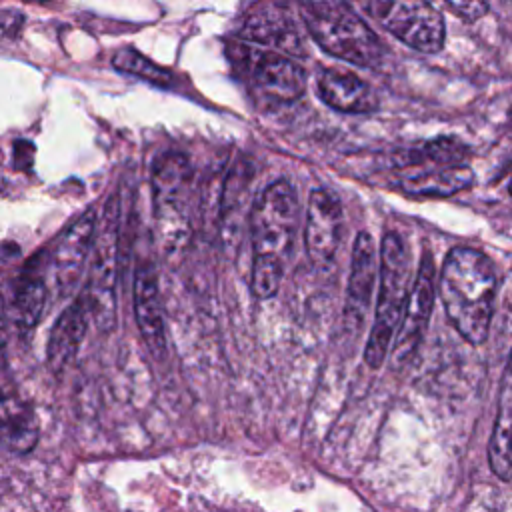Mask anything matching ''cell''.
Returning <instances> with one entry per match:
<instances>
[{"instance_id": "e0dca14e", "label": "cell", "mask_w": 512, "mask_h": 512, "mask_svg": "<svg viewBox=\"0 0 512 512\" xmlns=\"http://www.w3.org/2000/svg\"><path fill=\"white\" fill-rule=\"evenodd\" d=\"M242 34L248 36L250 40H256V42L272 46V48H280V50L294 52V54L302 52L300 50L302 40H300V34H298V28H296L292 16L278 6L262 8L254 14H250L244 24Z\"/></svg>"}, {"instance_id": "9a60e30c", "label": "cell", "mask_w": 512, "mask_h": 512, "mask_svg": "<svg viewBox=\"0 0 512 512\" xmlns=\"http://www.w3.org/2000/svg\"><path fill=\"white\" fill-rule=\"evenodd\" d=\"M88 312H90L88 300L86 296H82L70 302L64 308V312L56 318L50 330L48 350H46L48 364L54 372H60L62 368H66L68 362L76 356L88 328Z\"/></svg>"}, {"instance_id": "5b68a950", "label": "cell", "mask_w": 512, "mask_h": 512, "mask_svg": "<svg viewBox=\"0 0 512 512\" xmlns=\"http://www.w3.org/2000/svg\"><path fill=\"white\" fill-rule=\"evenodd\" d=\"M364 10L394 38L418 52L432 54L444 46V18L428 0H364Z\"/></svg>"}, {"instance_id": "8992f818", "label": "cell", "mask_w": 512, "mask_h": 512, "mask_svg": "<svg viewBox=\"0 0 512 512\" xmlns=\"http://www.w3.org/2000/svg\"><path fill=\"white\" fill-rule=\"evenodd\" d=\"M98 234L94 236V256L90 264V280L86 286V300L94 322L108 330L114 326L116 310V250H118V212L116 200L108 202L104 218L96 226Z\"/></svg>"}, {"instance_id": "6da1fadb", "label": "cell", "mask_w": 512, "mask_h": 512, "mask_svg": "<svg viewBox=\"0 0 512 512\" xmlns=\"http://www.w3.org/2000/svg\"><path fill=\"white\" fill-rule=\"evenodd\" d=\"M496 272L476 248H452L440 270V298L450 324L470 344H482L490 332L496 300Z\"/></svg>"}, {"instance_id": "ba28073f", "label": "cell", "mask_w": 512, "mask_h": 512, "mask_svg": "<svg viewBox=\"0 0 512 512\" xmlns=\"http://www.w3.org/2000/svg\"><path fill=\"white\" fill-rule=\"evenodd\" d=\"M98 226V216L90 208L80 218H76L62 234L48 246L46 250V276L50 274V280L54 282V288L58 294H68L74 290L82 264L88 256L90 244L94 242Z\"/></svg>"}, {"instance_id": "44dd1931", "label": "cell", "mask_w": 512, "mask_h": 512, "mask_svg": "<svg viewBox=\"0 0 512 512\" xmlns=\"http://www.w3.org/2000/svg\"><path fill=\"white\" fill-rule=\"evenodd\" d=\"M112 66L122 74L142 78L160 88H170L174 82V76L170 70L154 64L150 58L142 56L138 50L128 48V46L120 48L112 54Z\"/></svg>"}, {"instance_id": "d6986e66", "label": "cell", "mask_w": 512, "mask_h": 512, "mask_svg": "<svg viewBox=\"0 0 512 512\" xmlns=\"http://www.w3.org/2000/svg\"><path fill=\"white\" fill-rule=\"evenodd\" d=\"M474 184V172L468 166H442L436 170L412 174L400 180V188L412 196H452Z\"/></svg>"}, {"instance_id": "4fadbf2b", "label": "cell", "mask_w": 512, "mask_h": 512, "mask_svg": "<svg viewBox=\"0 0 512 512\" xmlns=\"http://www.w3.org/2000/svg\"><path fill=\"white\" fill-rule=\"evenodd\" d=\"M318 94L324 104L344 114H368L378 106L376 92L346 68H324L318 74Z\"/></svg>"}, {"instance_id": "3957f363", "label": "cell", "mask_w": 512, "mask_h": 512, "mask_svg": "<svg viewBox=\"0 0 512 512\" xmlns=\"http://www.w3.org/2000/svg\"><path fill=\"white\" fill-rule=\"evenodd\" d=\"M302 18L310 36L324 52L362 68L382 64L386 46L344 2L306 0L302 2Z\"/></svg>"}, {"instance_id": "7402d4cb", "label": "cell", "mask_w": 512, "mask_h": 512, "mask_svg": "<svg viewBox=\"0 0 512 512\" xmlns=\"http://www.w3.org/2000/svg\"><path fill=\"white\" fill-rule=\"evenodd\" d=\"M426 162H436L442 166H456L468 156V148L452 138V136H440L422 146Z\"/></svg>"}, {"instance_id": "cb8c5ba5", "label": "cell", "mask_w": 512, "mask_h": 512, "mask_svg": "<svg viewBox=\"0 0 512 512\" xmlns=\"http://www.w3.org/2000/svg\"><path fill=\"white\" fill-rule=\"evenodd\" d=\"M508 188H510V194H512V182H510V186H508Z\"/></svg>"}, {"instance_id": "30bf717a", "label": "cell", "mask_w": 512, "mask_h": 512, "mask_svg": "<svg viewBox=\"0 0 512 512\" xmlns=\"http://www.w3.org/2000/svg\"><path fill=\"white\" fill-rule=\"evenodd\" d=\"M306 88V72L276 52H256L250 64V90L260 106H284Z\"/></svg>"}, {"instance_id": "ac0fdd59", "label": "cell", "mask_w": 512, "mask_h": 512, "mask_svg": "<svg viewBox=\"0 0 512 512\" xmlns=\"http://www.w3.org/2000/svg\"><path fill=\"white\" fill-rule=\"evenodd\" d=\"M46 298V274L38 262H30V266H26L18 278V286L14 290V320L20 330H32L38 324L46 306Z\"/></svg>"}, {"instance_id": "2e32d148", "label": "cell", "mask_w": 512, "mask_h": 512, "mask_svg": "<svg viewBox=\"0 0 512 512\" xmlns=\"http://www.w3.org/2000/svg\"><path fill=\"white\" fill-rule=\"evenodd\" d=\"M488 458L494 474L512 482V352L502 374L500 402L488 446Z\"/></svg>"}, {"instance_id": "7a4b0ae2", "label": "cell", "mask_w": 512, "mask_h": 512, "mask_svg": "<svg viewBox=\"0 0 512 512\" xmlns=\"http://www.w3.org/2000/svg\"><path fill=\"white\" fill-rule=\"evenodd\" d=\"M298 216V196L288 180L268 184L252 206V292L260 300L276 296L282 284L284 262L292 252Z\"/></svg>"}, {"instance_id": "277c9868", "label": "cell", "mask_w": 512, "mask_h": 512, "mask_svg": "<svg viewBox=\"0 0 512 512\" xmlns=\"http://www.w3.org/2000/svg\"><path fill=\"white\" fill-rule=\"evenodd\" d=\"M410 284V254L396 232H388L380 246V288L372 328L368 334L364 362L370 368L384 364L392 336L402 320Z\"/></svg>"}, {"instance_id": "9c48e42d", "label": "cell", "mask_w": 512, "mask_h": 512, "mask_svg": "<svg viewBox=\"0 0 512 512\" xmlns=\"http://www.w3.org/2000/svg\"><path fill=\"white\" fill-rule=\"evenodd\" d=\"M344 214L340 198L328 188H314L308 196L304 248L312 264L328 266L340 246Z\"/></svg>"}, {"instance_id": "5bb4252c", "label": "cell", "mask_w": 512, "mask_h": 512, "mask_svg": "<svg viewBox=\"0 0 512 512\" xmlns=\"http://www.w3.org/2000/svg\"><path fill=\"white\" fill-rule=\"evenodd\" d=\"M376 280V248L368 232H358L352 248V266L348 278L344 316L352 328H358L372 300Z\"/></svg>"}, {"instance_id": "52a82bcc", "label": "cell", "mask_w": 512, "mask_h": 512, "mask_svg": "<svg viewBox=\"0 0 512 512\" xmlns=\"http://www.w3.org/2000/svg\"><path fill=\"white\" fill-rule=\"evenodd\" d=\"M192 184V166L180 152L162 154L152 166L154 214L160 232L172 242L186 228V200Z\"/></svg>"}, {"instance_id": "ffe728a7", "label": "cell", "mask_w": 512, "mask_h": 512, "mask_svg": "<svg viewBox=\"0 0 512 512\" xmlns=\"http://www.w3.org/2000/svg\"><path fill=\"white\" fill-rule=\"evenodd\" d=\"M4 438L12 452H30L38 440V424L34 412L28 406L4 402Z\"/></svg>"}, {"instance_id": "8fae6325", "label": "cell", "mask_w": 512, "mask_h": 512, "mask_svg": "<svg viewBox=\"0 0 512 512\" xmlns=\"http://www.w3.org/2000/svg\"><path fill=\"white\" fill-rule=\"evenodd\" d=\"M434 260L430 254H424L420 260L418 274L412 282L406 308L400 320V330L394 340V360H406L420 344V338L428 326L432 306H434Z\"/></svg>"}, {"instance_id": "7c38bea8", "label": "cell", "mask_w": 512, "mask_h": 512, "mask_svg": "<svg viewBox=\"0 0 512 512\" xmlns=\"http://www.w3.org/2000/svg\"><path fill=\"white\" fill-rule=\"evenodd\" d=\"M134 318L148 350L156 358L166 356V328L162 316L156 270L150 262H140L134 272Z\"/></svg>"}, {"instance_id": "603a6c76", "label": "cell", "mask_w": 512, "mask_h": 512, "mask_svg": "<svg viewBox=\"0 0 512 512\" xmlns=\"http://www.w3.org/2000/svg\"><path fill=\"white\" fill-rule=\"evenodd\" d=\"M442 2L466 22H474L482 18L488 10V4L484 0H442Z\"/></svg>"}]
</instances>
